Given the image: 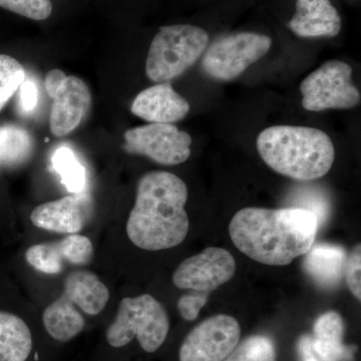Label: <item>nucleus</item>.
<instances>
[{"label":"nucleus","mask_w":361,"mask_h":361,"mask_svg":"<svg viewBox=\"0 0 361 361\" xmlns=\"http://www.w3.org/2000/svg\"><path fill=\"white\" fill-rule=\"evenodd\" d=\"M318 226L314 214L304 209L248 207L235 214L229 234L237 249L253 260L285 266L310 251Z\"/></svg>","instance_id":"nucleus-1"},{"label":"nucleus","mask_w":361,"mask_h":361,"mask_svg":"<svg viewBox=\"0 0 361 361\" xmlns=\"http://www.w3.org/2000/svg\"><path fill=\"white\" fill-rule=\"evenodd\" d=\"M187 200V185L178 176L165 171L142 176L127 222L130 242L148 251L180 245L189 232Z\"/></svg>","instance_id":"nucleus-2"},{"label":"nucleus","mask_w":361,"mask_h":361,"mask_svg":"<svg viewBox=\"0 0 361 361\" xmlns=\"http://www.w3.org/2000/svg\"><path fill=\"white\" fill-rule=\"evenodd\" d=\"M257 149L272 170L298 180H312L326 175L336 158L329 135L310 127L267 128L258 135Z\"/></svg>","instance_id":"nucleus-3"},{"label":"nucleus","mask_w":361,"mask_h":361,"mask_svg":"<svg viewBox=\"0 0 361 361\" xmlns=\"http://www.w3.org/2000/svg\"><path fill=\"white\" fill-rule=\"evenodd\" d=\"M170 329V319L163 304L149 294L126 297L118 305L115 320L106 330V341L116 348L137 338L146 353L163 345Z\"/></svg>","instance_id":"nucleus-4"},{"label":"nucleus","mask_w":361,"mask_h":361,"mask_svg":"<svg viewBox=\"0 0 361 361\" xmlns=\"http://www.w3.org/2000/svg\"><path fill=\"white\" fill-rule=\"evenodd\" d=\"M208 44V33L199 26H163L149 47L147 75L157 84L174 80L198 61Z\"/></svg>","instance_id":"nucleus-5"},{"label":"nucleus","mask_w":361,"mask_h":361,"mask_svg":"<svg viewBox=\"0 0 361 361\" xmlns=\"http://www.w3.org/2000/svg\"><path fill=\"white\" fill-rule=\"evenodd\" d=\"M270 47L271 39L267 35L254 32L226 35L207 49L202 66L209 77L232 80L262 59Z\"/></svg>","instance_id":"nucleus-6"},{"label":"nucleus","mask_w":361,"mask_h":361,"mask_svg":"<svg viewBox=\"0 0 361 361\" xmlns=\"http://www.w3.org/2000/svg\"><path fill=\"white\" fill-rule=\"evenodd\" d=\"M353 68L341 61H329L311 73L300 85L305 110L351 109L360 103V92L351 82Z\"/></svg>","instance_id":"nucleus-7"},{"label":"nucleus","mask_w":361,"mask_h":361,"mask_svg":"<svg viewBox=\"0 0 361 361\" xmlns=\"http://www.w3.org/2000/svg\"><path fill=\"white\" fill-rule=\"evenodd\" d=\"M45 90L52 99L49 127L52 135L65 137L84 120L92 104L89 87L80 78L66 75L61 70L47 73Z\"/></svg>","instance_id":"nucleus-8"},{"label":"nucleus","mask_w":361,"mask_h":361,"mask_svg":"<svg viewBox=\"0 0 361 361\" xmlns=\"http://www.w3.org/2000/svg\"><path fill=\"white\" fill-rule=\"evenodd\" d=\"M123 139L128 153L148 157L160 165H180L191 156V135L172 123L134 128L125 133Z\"/></svg>","instance_id":"nucleus-9"},{"label":"nucleus","mask_w":361,"mask_h":361,"mask_svg":"<svg viewBox=\"0 0 361 361\" xmlns=\"http://www.w3.org/2000/svg\"><path fill=\"white\" fill-rule=\"evenodd\" d=\"M241 336L239 322L218 314L202 322L183 341L180 361H223L234 350Z\"/></svg>","instance_id":"nucleus-10"},{"label":"nucleus","mask_w":361,"mask_h":361,"mask_svg":"<svg viewBox=\"0 0 361 361\" xmlns=\"http://www.w3.org/2000/svg\"><path fill=\"white\" fill-rule=\"evenodd\" d=\"M235 272L236 262L229 251L209 247L178 266L173 274V283L178 288L209 296L229 282Z\"/></svg>","instance_id":"nucleus-11"},{"label":"nucleus","mask_w":361,"mask_h":361,"mask_svg":"<svg viewBox=\"0 0 361 361\" xmlns=\"http://www.w3.org/2000/svg\"><path fill=\"white\" fill-rule=\"evenodd\" d=\"M87 202L82 193L47 202L33 209L30 220L35 227L47 231L78 234L84 228Z\"/></svg>","instance_id":"nucleus-12"},{"label":"nucleus","mask_w":361,"mask_h":361,"mask_svg":"<svg viewBox=\"0 0 361 361\" xmlns=\"http://www.w3.org/2000/svg\"><path fill=\"white\" fill-rule=\"evenodd\" d=\"M130 111L151 123H173L188 115L190 104L169 82H161L140 92Z\"/></svg>","instance_id":"nucleus-13"},{"label":"nucleus","mask_w":361,"mask_h":361,"mask_svg":"<svg viewBox=\"0 0 361 361\" xmlns=\"http://www.w3.org/2000/svg\"><path fill=\"white\" fill-rule=\"evenodd\" d=\"M341 18L329 0H297L289 26L301 37H334L341 30Z\"/></svg>","instance_id":"nucleus-14"},{"label":"nucleus","mask_w":361,"mask_h":361,"mask_svg":"<svg viewBox=\"0 0 361 361\" xmlns=\"http://www.w3.org/2000/svg\"><path fill=\"white\" fill-rule=\"evenodd\" d=\"M346 259L343 247L327 243L313 244L305 254L303 269L318 286L332 289L341 283Z\"/></svg>","instance_id":"nucleus-15"},{"label":"nucleus","mask_w":361,"mask_h":361,"mask_svg":"<svg viewBox=\"0 0 361 361\" xmlns=\"http://www.w3.org/2000/svg\"><path fill=\"white\" fill-rule=\"evenodd\" d=\"M87 315H97L104 310L110 291L94 273L71 272L66 278L61 295Z\"/></svg>","instance_id":"nucleus-16"},{"label":"nucleus","mask_w":361,"mask_h":361,"mask_svg":"<svg viewBox=\"0 0 361 361\" xmlns=\"http://www.w3.org/2000/svg\"><path fill=\"white\" fill-rule=\"evenodd\" d=\"M343 322L339 313L329 311L317 318L314 324L313 351L323 361H343L353 358V351L342 343Z\"/></svg>","instance_id":"nucleus-17"},{"label":"nucleus","mask_w":361,"mask_h":361,"mask_svg":"<svg viewBox=\"0 0 361 361\" xmlns=\"http://www.w3.org/2000/svg\"><path fill=\"white\" fill-rule=\"evenodd\" d=\"M32 350V331L25 320L0 310V361H26Z\"/></svg>","instance_id":"nucleus-18"},{"label":"nucleus","mask_w":361,"mask_h":361,"mask_svg":"<svg viewBox=\"0 0 361 361\" xmlns=\"http://www.w3.org/2000/svg\"><path fill=\"white\" fill-rule=\"evenodd\" d=\"M42 322L47 334L59 342H68L84 330L85 318L63 297L45 308Z\"/></svg>","instance_id":"nucleus-19"},{"label":"nucleus","mask_w":361,"mask_h":361,"mask_svg":"<svg viewBox=\"0 0 361 361\" xmlns=\"http://www.w3.org/2000/svg\"><path fill=\"white\" fill-rule=\"evenodd\" d=\"M33 152L32 135L14 125L0 127V168H16L25 164Z\"/></svg>","instance_id":"nucleus-20"},{"label":"nucleus","mask_w":361,"mask_h":361,"mask_svg":"<svg viewBox=\"0 0 361 361\" xmlns=\"http://www.w3.org/2000/svg\"><path fill=\"white\" fill-rule=\"evenodd\" d=\"M52 167L59 176L61 183L71 194H80L85 187V169L73 152L61 147L51 157Z\"/></svg>","instance_id":"nucleus-21"},{"label":"nucleus","mask_w":361,"mask_h":361,"mask_svg":"<svg viewBox=\"0 0 361 361\" xmlns=\"http://www.w3.org/2000/svg\"><path fill=\"white\" fill-rule=\"evenodd\" d=\"M25 260L32 267L44 274H59L63 269V257L58 242L35 244L27 249Z\"/></svg>","instance_id":"nucleus-22"},{"label":"nucleus","mask_w":361,"mask_h":361,"mask_svg":"<svg viewBox=\"0 0 361 361\" xmlns=\"http://www.w3.org/2000/svg\"><path fill=\"white\" fill-rule=\"evenodd\" d=\"M223 361H276V351L270 338L254 336L236 346Z\"/></svg>","instance_id":"nucleus-23"},{"label":"nucleus","mask_w":361,"mask_h":361,"mask_svg":"<svg viewBox=\"0 0 361 361\" xmlns=\"http://www.w3.org/2000/svg\"><path fill=\"white\" fill-rule=\"evenodd\" d=\"M25 68L16 59L0 54V111L26 80Z\"/></svg>","instance_id":"nucleus-24"},{"label":"nucleus","mask_w":361,"mask_h":361,"mask_svg":"<svg viewBox=\"0 0 361 361\" xmlns=\"http://www.w3.org/2000/svg\"><path fill=\"white\" fill-rule=\"evenodd\" d=\"M63 260L71 264H89L94 256V246L87 237L80 234H70L58 241Z\"/></svg>","instance_id":"nucleus-25"},{"label":"nucleus","mask_w":361,"mask_h":361,"mask_svg":"<svg viewBox=\"0 0 361 361\" xmlns=\"http://www.w3.org/2000/svg\"><path fill=\"white\" fill-rule=\"evenodd\" d=\"M0 6L33 20H44L51 16V0H0Z\"/></svg>","instance_id":"nucleus-26"},{"label":"nucleus","mask_w":361,"mask_h":361,"mask_svg":"<svg viewBox=\"0 0 361 361\" xmlns=\"http://www.w3.org/2000/svg\"><path fill=\"white\" fill-rule=\"evenodd\" d=\"M345 277L351 293L360 301L361 299V249L357 244L350 252L345 263Z\"/></svg>","instance_id":"nucleus-27"},{"label":"nucleus","mask_w":361,"mask_h":361,"mask_svg":"<svg viewBox=\"0 0 361 361\" xmlns=\"http://www.w3.org/2000/svg\"><path fill=\"white\" fill-rule=\"evenodd\" d=\"M208 298L209 296L193 292L185 294L178 301V310L180 316L187 322H193L198 317L202 308L206 305Z\"/></svg>","instance_id":"nucleus-28"},{"label":"nucleus","mask_w":361,"mask_h":361,"mask_svg":"<svg viewBox=\"0 0 361 361\" xmlns=\"http://www.w3.org/2000/svg\"><path fill=\"white\" fill-rule=\"evenodd\" d=\"M20 106L25 113H32L37 106V87L32 80H25L20 87Z\"/></svg>","instance_id":"nucleus-29"},{"label":"nucleus","mask_w":361,"mask_h":361,"mask_svg":"<svg viewBox=\"0 0 361 361\" xmlns=\"http://www.w3.org/2000/svg\"><path fill=\"white\" fill-rule=\"evenodd\" d=\"M298 350L301 361H320L313 355L312 339L310 336L301 337L298 343Z\"/></svg>","instance_id":"nucleus-30"}]
</instances>
